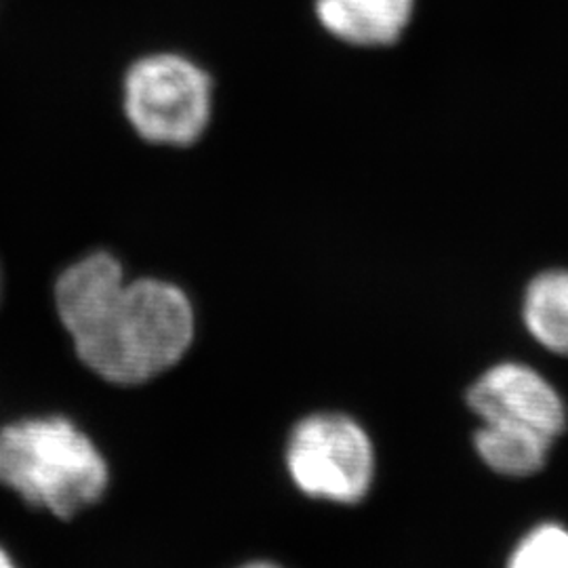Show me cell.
Here are the masks:
<instances>
[{"mask_svg": "<svg viewBox=\"0 0 568 568\" xmlns=\"http://www.w3.org/2000/svg\"><path fill=\"white\" fill-rule=\"evenodd\" d=\"M520 318L535 344L551 356L568 358V267L544 270L530 278Z\"/></svg>", "mask_w": 568, "mask_h": 568, "instance_id": "cell-8", "label": "cell"}, {"mask_svg": "<svg viewBox=\"0 0 568 568\" xmlns=\"http://www.w3.org/2000/svg\"><path fill=\"white\" fill-rule=\"evenodd\" d=\"M415 0H316V16L335 39L358 47H384L403 37Z\"/></svg>", "mask_w": 568, "mask_h": 568, "instance_id": "cell-6", "label": "cell"}, {"mask_svg": "<svg viewBox=\"0 0 568 568\" xmlns=\"http://www.w3.org/2000/svg\"><path fill=\"white\" fill-rule=\"evenodd\" d=\"M122 105L145 142L190 145L211 121L213 82L196 61L178 53L145 55L124 74Z\"/></svg>", "mask_w": 568, "mask_h": 568, "instance_id": "cell-4", "label": "cell"}, {"mask_svg": "<svg viewBox=\"0 0 568 568\" xmlns=\"http://www.w3.org/2000/svg\"><path fill=\"white\" fill-rule=\"evenodd\" d=\"M504 568H568V527L541 520L528 527L509 548Z\"/></svg>", "mask_w": 568, "mask_h": 568, "instance_id": "cell-9", "label": "cell"}, {"mask_svg": "<svg viewBox=\"0 0 568 568\" xmlns=\"http://www.w3.org/2000/svg\"><path fill=\"white\" fill-rule=\"evenodd\" d=\"M471 445L493 474L509 480H527L546 469L556 440L525 427L478 424Z\"/></svg>", "mask_w": 568, "mask_h": 568, "instance_id": "cell-7", "label": "cell"}, {"mask_svg": "<svg viewBox=\"0 0 568 568\" xmlns=\"http://www.w3.org/2000/svg\"><path fill=\"white\" fill-rule=\"evenodd\" d=\"M236 568H284L281 565H276V562H272V560H251V562H244L241 567Z\"/></svg>", "mask_w": 568, "mask_h": 568, "instance_id": "cell-10", "label": "cell"}, {"mask_svg": "<svg viewBox=\"0 0 568 568\" xmlns=\"http://www.w3.org/2000/svg\"><path fill=\"white\" fill-rule=\"evenodd\" d=\"M110 480L105 455L68 417H23L0 429V485L32 508L72 520L102 501Z\"/></svg>", "mask_w": 568, "mask_h": 568, "instance_id": "cell-2", "label": "cell"}, {"mask_svg": "<svg viewBox=\"0 0 568 568\" xmlns=\"http://www.w3.org/2000/svg\"><path fill=\"white\" fill-rule=\"evenodd\" d=\"M284 469L302 495L335 506L365 501L377 476V450L365 426L339 410H318L291 427Z\"/></svg>", "mask_w": 568, "mask_h": 568, "instance_id": "cell-3", "label": "cell"}, {"mask_svg": "<svg viewBox=\"0 0 568 568\" xmlns=\"http://www.w3.org/2000/svg\"><path fill=\"white\" fill-rule=\"evenodd\" d=\"M55 310L77 358L112 386L161 377L196 339V312L182 286L154 276L129 281L108 251H93L61 272Z\"/></svg>", "mask_w": 568, "mask_h": 568, "instance_id": "cell-1", "label": "cell"}, {"mask_svg": "<svg viewBox=\"0 0 568 568\" xmlns=\"http://www.w3.org/2000/svg\"><path fill=\"white\" fill-rule=\"evenodd\" d=\"M467 408L480 424L525 427L560 440L568 429L562 392L537 366L501 361L485 368L466 392Z\"/></svg>", "mask_w": 568, "mask_h": 568, "instance_id": "cell-5", "label": "cell"}, {"mask_svg": "<svg viewBox=\"0 0 568 568\" xmlns=\"http://www.w3.org/2000/svg\"><path fill=\"white\" fill-rule=\"evenodd\" d=\"M0 568H20L4 548H0Z\"/></svg>", "mask_w": 568, "mask_h": 568, "instance_id": "cell-11", "label": "cell"}]
</instances>
